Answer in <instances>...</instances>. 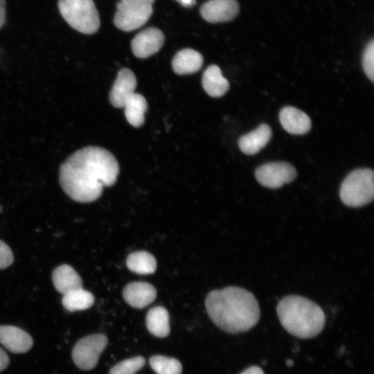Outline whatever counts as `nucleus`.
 <instances>
[{"instance_id": "1", "label": "nucleus", "mask_w": 374, "mask_h": 374, "mask_svg": "<svg viewBox=\"0 0 374 374\" xmlns=\"http://www.w3.org/2000/svg\"><path fill=\"white\" fill-rule=\"evenodd\" d=\"M119 165L107 150L87 146L70 155L60 166L59 181L73 200L88 203L100 197L104 186L114 185Z\"/></svg>"}, {"instance_id": "2", "label": "nucleus", "mask_w": 374, "mask_h": 374, "mask_svg": "<svg viewBox=\"0 0 374 374\" xmlns=\"http://www.w3.org/2000/svg\"><path fill=\"white\" fill-rule=\"evenodd\" d=\"M205 306L212 321L227 333L249 330L258 322L260 310L255 296L237 286H229L210 292Z\"/></svg>"}, {"instance_id": "3", "label": "nucleus", "mask_w": 374, "mask_h": 374, "mask_svg": "<svg viewBox=\"0 0 374 374\" xmlns=\"http://www.w3.org/2000/svg\"><path fill=\"white\" fill-rule=\"evenodd\" d=\"M276 312L284 329L301 339L316 337L323 330L326 323L321 308L299 295L284 296L276 306Z\"/></svg>"}, {"instance_id": "4", "label": "nucleus", "mask_w": 374, "mask_h": 374, "mask_svg": "<svg viewBox=\"0 0 374 374\" xmlns=\"http://www.w3.org/2000/svg\"><path fill=\"white\" fill-rule=\"evenodd\" d=\"M374 172L370 168H359L350 172L343 180L339 197L344 204L357 208L370 204L374 196Z\"/></svg>"}, {"instance_id": "5", "label": "nucleus", "mask_w": 374, "mask_h": 374, "mask_svg": "<svg viewBox=\"0 0 374 374\" xmlns=\"http://www.w3.org/2000/svg\"><path fill=\"white\" fill-rule=\"evenodd\" d=\"M58 8L66 23L78 32L91 35L99 29L100 17L93 0H59Z\"/></svg>"}, {"instance_id": "6", "label": "nucleus", "mask_w": 374, "mask_h": 374, "mask_svg": "<svg viewBox=\"0 0 374 374\" xmlns=\"http://www.w3.org/2000/svg\"><path fill=\"white\" fill-rule=\"evenodd\" d=\"M107 342V337L100 333L80 339L72 350V359L76 366L83 371L93 369L97 365Z\"/></svg>"}, {"instance_id": "7", "label": "nucleus", "mask_w": 374, "mask_h": 374, "mask_svg": "<svg viewBox=\"0 0 374 374\" xmlns=\"http://www.w3.org/2000/svg\"><path fill=\"white\" fill-rule=\"evenodd\" d=\"M297 176L295 168L284 161H274L262 164L255 170V177L264 187L276 189L285 184L292 182Z\"/></svg>"}, {"instance_id": "8", "label": "nucleus", "mask_w": 374, "mask_h": 374, "mask_svg": "<svg viewBox=\"0 0 374 374\" xmlns=\"http://www.w3.org/2000/svg\"><path fill=\"white\" fill-rule=\"evenodd\" d=\"M152 12V6H137L118 1L113 21L118 29L132 31L144 25Z\"/></svg>"}, {"instance_id": "9", "label": "nucleus", "mask_w": 374, "mask_h": 374, "mask_svg": "<svg viewBox=\"0 0 374 374\" xmlns=\"http://www.w3.org/2000/svg\"><path fill=\"white\" fill-rule=\"evenodd\" d=\"M164 43V35L157 28L150 27L139 33L132 40L131 48L139 58H147L160 50Z\"/></svg>"}, {"instance_id": "10", "label": "nucleus", "mask_w": 374, "mask_h": 374, "mask_svg": "<svg viewBox=\"0 0 374 374\" xmlns=\"http://www.w3.org/2000/svg\"><path fill=\"white\" fill-rule=\"evenodd\" d=\"M200 15L209 23H220L232 20L239 12L236 0H208L200 8Z\"/></svg>"}, {"instance_id": "11", "label": "nucleus", "mask_w": 374, "mask_h": 374, "mask_svg": "<svg viewBox=\"0 0 374 374\" xmlns=\"http://www.w3.org/2000/svg\"><path fill=\"white\" fill-rule=\"evenodd\" d=\"M136 78L127 68L121 69L110 91V103L116 108H122L127 100L135 93Z\"/></svg>"}, {"instance_id": "12", "label": "nucleus", "mask_w": 374, "mask_h": 374, "mask_svg": "<svg viewBox=\"0 0 374 374\" xmlns=\"http://www.w3.org/2000/svg\"><path fill=\"white\" fill-rule=\"evenodd\" d=\"M123 296L131 307L142 309L151 304L157 296V290L147 282H132L123 289Z\"/></svg>"}, {"instance_id": "13", "label": "nucleus", "mask_w": 374, "mask_h": 374, "mask_svg": "<svg viewBox=\"0 0 374 374\" xmlns=\"http://www.w3.org/2000/svg\"><path fill=\"white\" fill-rule=\"evenodd\" d=\"M0 343L13 353L29 350L33 344L31 336L22 329L13 326H0Z\"/></svg>"}, {"instance_id": "14", "label": "nucleus", "mask_w": 374, "mask_h": 374, "mask_svg": "<svg viewBox=\"0 0 374 374\" xmlns=\"http://www.w3.org/2000/svg\"><path fill=\"white\" fill-rule=\"evenodd\" d=\"M279 120L283 129L291 134H306L312 125L310 117L305 112L291 106L285 107L280 111Z\"/></svg>"}, {"instance_id": "15", "label": "nucleus", "mask_w": 374, "mask_h": 374, "mask_svg": "<svg viewBox=\"0 0 374 374\" xmlns=\"http://www.w3.org/2000/svg\"><path fill=\"white\" fill-rule=\"evenodd\" d=\"M271 135V129L269 125L262 123L254 130L240 138L239 148L245 154H255L267 144Z\"/></svg>"}, {"instance_id": "16", "label": "nucleus", "mask_w": 374, "mask_h": 374, "mask_svg": "<svg viewBox=\"0 0 374 374\" xmlns=\"http://www.w3.org/2000/svg\"><path fill=\"white\" fill-rule=\"evenodd\" d=\"M55 288L63 295L74 290L82 288V280L70 265L64 264L56 267L52 274Z\"/></svg>"}, {"instance_id": "17", "label": "nucleus", "mask_w": 374, "mask_h": 374, "mask_svg": "<svg viewBox=\"0 0 374 374\" xmlns=\"http://www.w3.org/2000/svg\"><path fill=\"white\" fill-rule=\"evenodd\" d=\"M203 56L192 48L179 51L173 57L172 67L179 75L193 73L198 71L203 64Z\"/></svg>"}, {"instance_id": "18", "label": "nucleus", "mask_w": 374, "mask_h": 374, "mask_svg": "<svg viewBox=\"0 0 374 374\" xmlns=\"http://www.w3.org/2000/svg\"><path fill=\"white\" fill-rule=\"evenodd\" d=\"M202 87L208 95L217 98L223 96L229 88L228 80L223 77L219 66L210 65L204 72Z\"/></svg>"}, {"instance_id": "19", "label": "nucleus", "mask_w": 374, "mask_h": 374, "mask_svg": "<svg viewBox=\"0 0 374 374\" xmlns=\"http://www.w3.org/2000/svg\"><path fill=\"white\" fill-rule=\"evenodd\" d=\"M145 323L148 331L157 337L163 338L170 333L169 314L162 306L150 309L146 314Z\"/></svg>"}, {"instance_id": "20", "label": "nucleus", "mask_w": 374, "mask_h": 374, "mask_svg": "<svg viewBox=\"0 0 374 374\" xmlns=\"http://www.w3.org/2000/svg\"><path fill=\"white\" fill-rule=\"evenodd\" d=\"M123 107L126 119L131 125L139 127L143 124L144 115L148 109L147 101L143 96L134 93Z\"/></svg>"}, {"instance_id": "21", "label": "nucleus", "mask_w": 374, "mask_h": 374, "mask_svg": "<svg viewBox=\"0 0 374 374\" xmlns=\"http://www.w3.org/2000/svg\"><path fill=\"white\" fill-rule=\"evenodd\" d=\"M128 269L138 274H150L157 269V260L149 252L134 251L129 254L126 259Z\"/></svg>"}, {"instance_id": "22", "label": "nucleus", "mask_w": 374, "mask_h": 374, "mask_svg": "<svg viewBox=\"0 0 374 374\" xmlns=\"http://www.w3.org/2000/svg\"><path fill=\"white\" fill-rule=\"evenodd\" d=\"M94 301L93 295L82 287L64 294L62 303L67 310L75 312L89 309L93 305Z\"/></svg>"}, {"instance_id": "23", "label": "nucleus", "mask_w": 374, "mask_h": 374, "mask_svg": "<svg viewBox=\"0 0 374 374\" xmlns=\"http://www.w3.org/2000/svg\"><path fill=\"white\" fill-rule=\"evenodd\" d=\"M149 364L157 374H181L182 371V366L177 359L163 355L152 356Z\"/></svg>"}, {"instance_id": "24", "label": "nucleus", "mask_w": 374, "mask_h": 374, "mask_svg": "<svg viewBox=\"0 0 374 374\" xmlns=\"http://www.w3.org/2000/svg\"><path fill=\"white\" fill-rule=\"evenodd\" d=\"M145 359L141 356L123 360L114 366L109 374H135L144 366Z\"/></svg>"}, {"instance_id": "25", "label": "nucleus", "mask_w": 374, "mask_h": 374, "mask_svg": "<svg viewBox=\"0 0 374 374\" xmlns=\"http://www.w3.org/2000/svg\"><path fill=\"white\" fill-rule=\"evenodd\" d=\"M363 69L370 79L374 82V40L372 39L366 46L362 55Z\"/></svg>"}, {"instance_id": "26", "label": "nucleus", "mask_w": 374, "mask_h": 374, "mask_svg": "<svg viewBox=\"0 0 374 374\" xmlns=\"http://www.w3.org/2000/svg\"><path fill=\"white\" fill-rule=\"evenodd\" d=\"M13 253L10 247L0 240V269L10 266L13 262Z\"/></svg>"}, {"instance_id": "27", "label": "nucleus", "mask_w": 374, "mask_h": 374, "mask_svg": "<svg viewBox=\"0 0 374 374\" xmlns=\"http://www.w3.org/2000/svg\"><path fill=\"white\" fill-rule=\"evenodd\" d=\"M155 0H120L121 2L137 6H152Z\"/></svg>"}, {"instance_id": "28", "label": "nucleus", "mask_w": 374, "mask_h": 374, "mask_svg": "<svg viewBox=\"0 0 374 374\" xmlns=\"http://www.w3.org/2000/svg\"><path fill=\"white\" fill-rule=\"evenodd\" d=\"M8 364V356L6 353L0 348V372L6 368Z\"/></svg>"}, {"instance_id": "29", "label": "nucleus", "mask_w": 374, "mask_h": 374, "mask_svg": "<svg viewBox=\"0 0 374 374\" xmlns=\"http://www.w3.org/2000/svg\"><path fill=\"white\" fill-rule=\"evenodd\" d=\"M240 374H265V373L260 367L258 366H252L247 368Z\"/></svg>"}, {"instance_id": "30", "label": "nucleus", "mask_w": 374, "mask_h": 374, "mask_svg": "<svg viewBox=\"0 0 374 374\" xmlns=\"http://www.w3.org/2000/svg\"><path fill=\"white\" fill-rule=\"evenodd\" d=\"M6 19V1L0 0V28L2 27Z\"/></svg>"}, {"instance_id": "31", "label": "nucleus", "mask_w": 374, "mask_h": 374, "mask_svg": "<svg viewBox=\"0 0 374 374\" xmlns=\"http://www.w3.org/2000/svg\"><path fill=\"white\" fill-rule=\"evenodd\" d=\"M185 8H190L196 3V0H175Z\"/></svg>"}, {"instance_id": "32", "label": "nucleus", "mask_w": 374, "mask_h": 374, "mask_svg": "<svg viewBox=\"0 0 374 374\" xmlns=\"http://www.w3.org/2000/svg\"><path fill=\"white\" fill-rule=\"evenodd\" d=\"M293 364H294V362H293V361L291 360V359H288V360L286 361V364H287L289 367L292 366L293 365Z\"/></svg>"}]
</instances>
